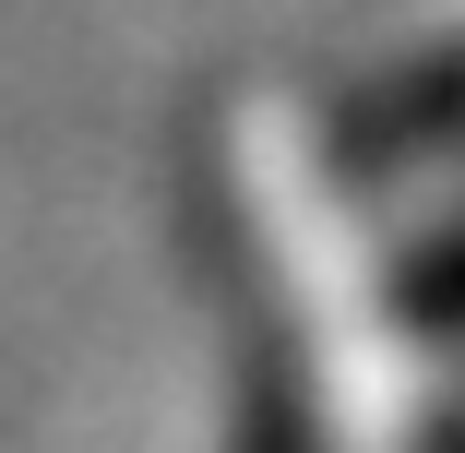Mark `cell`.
I'll return each mask as SVG.
<instances>
[{"instance_id": "6da1fadb", "label": "cell", "mask_w": 465, "mask_h": 453, "mask_svg": "<svg viewBox=\"0 0 465 453\" xmlns=\"http://www.w3.org/2000/svg\"><path fill=\"white\" fill-rule=\"evenodd\" d=\"M418 322H441V334H465V239H441L430 262H406V287H394Z\"/></svg>"}]
</instances>
